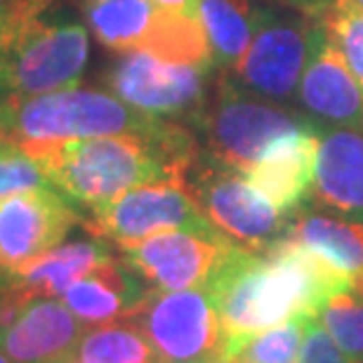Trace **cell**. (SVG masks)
<instances>
[{"label": "cell", "instance_id": "obj_1", "mask_svg": "<svg viewBox=\"0 0 363 363\" xmlns=\"http://www.w3.org/2000/svg\"><path fill=\"white\" fill-rule=\"evenodd\" d=\"M206 288L220 311L224 359L231 345L252 333L293 318H316L333 295L354 290V283L318 252L286 236L264 252L236 245Z\"/></svg>", "mask_w": 363, "mask_h": 363}, {"label": "cell", "instance_id": "obj_2", "mask_svg": "<svg viewBox=\"0 0 363 363\" xmlns=\"http://www.w3.org/2000/svg\"><path fill=\"white\" fill-rule=\"evenodd\" d=\"M50 186L71 203L97 210L130 189L186 177L196 163L194 135L177 125L165 135H101L35 151Z\"/></svg>", "mask_w": 363, "mask_h": 363}, {"label": "cell", "instance_id": "obj_3", "mask_svg": "<svg viewBox=\"0 0 363 363\" xmlns=\"http://www.w3.org/2000/svg\"><path fill=\"white\" fill-rule=\"evenodd\" d=\"M177 123L161 121L128 106L113 92L74 88L0 99V142L35 154L67 140L101 135H165Z\"/></svg>", "mask_w": 363, "mask_h": 363}, {"label": "cell", "instance_id": "obj_4", "mask_svg": "<svg viewBox=\"0 0 363 363\" xmlns=\"http://www.w3.org/2000/svg\"><path fill=\"white\" fill-rule=\"evenodd\" d=\"M88 60V26L40 14L0 43V99L74 88Z\"/></svg>", "mask_w": 363, "mask_h": 363}, {"label": "cell", "instance_id": "obj_5", "mask_svg": "<svg viewBox=\"0 0 363 363\" xmlns=\"http://www.w3.org/2000/svg\"><path fill=\"white\" fill-rule=\"evenodd\" d=\"M276 101L248 92L231 78H222L196 121L210 161L245 172L279 137L307 125Z\"/></svg>", "mask_w": 363, "mask_h": 363}, {"label": "cell", "instance_id": "obj_6", "mask_svg": "<svg viewBox=\"0 0 363 363\" xmlns=\"http://www.w3.org/2000/svg\"><path fill=\"white\" fill-rule=\"evenodd\" d=\"M123 321L140 328L161 363H220L224 333L208 288L149 290Z\"/></svg>", "mask_w": 363, "mask_h": 363}, {"label": "cell", "instance_id": "obj_7", "mask_svg": "<svg viewBox=\"0 0 363 363\" xmlns=\"http://www.w3.org/2000/svg\"><path fill=\"white\" fill-rule=\"evenodd\" d=\"M189 186L206 220L238 248L264 252L288 236L293 217L279 213L262 194L250 186L243 172L206 158L191 165Z\"/></svg>", "mask_w": 363, "mask_h": 363}, {"label": "cell", "instance_id": "obj_8", "mask_svg": "<svg viewBox=\"0 0 363 363\" xmlns=\"http://www.w3.org/2000/svg\"><path fill=\"white\" fill-rule=\"evenodd\" d=\"M210 67L168 62L147 50H130L106 71V83L118 99L161 121L196 123L206 108Z\"/></svg>", "mask_w": 363, "mask_h": 363}, {"label": "cell", "instance_id": "obj_9", "mask_svg": "<svg viewBox=\"0 0 363 363\" xmlns=\"http://www.w3.org/2000/svg\"><path fill=\"white\" fill-rule=\"evenodd\" d=\"M90 213L92 234L118 248L172 229L217 231L201 213L186 177L147 182Z\"/></svg>", "mask_w": 363, "mask_h": 363}, {"label": "cell", "instance_id": "obj_10", "mask_svg": "<svg viewBox=\"0 0 363 363\" xmlns=\"http://www.w3.org/2000/svg\"><path fill=\"white\" fill-rule=\"evenodd\" d=\"M314 24V17H286L262 5L248 48L229 71L231 81L276 104L293 99L309 60Z\"/></svg>", "mask_w": 363, "mask_h": 363}, {"label": "cell", "instance_id": "obj_11", "mask_svg": "<svg viewBox=\"0 0 363 363\" xmlns=\"http://www.w3.org/2000/svg\"><path fill=\"white\" fill-rule=\"evenodd\" d=\"M234 248L236 243L220 231L172 229L125 245L121 252L130 269L154 290H189L206 288Z\"/></svg>", "mask_w": 363, "mask_h": 363}, {"label": "cell", "instance_id": "obj_12", "mask_svg": "<svg viewBox=\"0 0 363 363\" xmlns=\"http://www.w3.org/2000/svg\"><path fill=\"white\" fill-rule=\"evenodd\" d=\"M85 330L60 297H14L0 290V352L12 363L67 361Z\"/></svg>", "mask_w": 363, "mask_h": 363}, {"label": "cell", "instance_id": "obj_13", "mask_svg": "<svg viewBox=\"0 0 363 363\" xmlns=\"http://www.w3.org/2000/svg\"><path fill=\"white\" fill-rule=\"evenodd\" d=\"M55 186H35L0 199V272L35 262L67 241L81 215Z\"/></svg>", "mask_w": 363, "mask_h": 363}, {"label": "cell", "instance_id": "obj_14", "mask_svg": "<svg viewBox=\"0 0 363 363\" xmlns=\"http://www.w3.org/2000/svg\"><path fill=\"white\" fill-rule=\"evenodd\" d=\"M316 125L363 128V88L316 17L307 67L295 92Z\"/></svg>", "mask_w": 363, "mask_h": 363}, {"label": "cell", "instance_id": "obj_15", "mask_svg": "<svg viewBox=\"0 0 363 363\" xmlns=\"http://www.w3.org/2000/svg\"><path fill=\"white\" fill-rule=\"evenodd\" d=\"M318 156L316 123L274 140L255 165L243 172L250 186L264 196L279 213L293 217L311 196Z\"/></svg>", "mask_w": 363, "mask_h": 363}, {"label": "cell", "instance_id": "obj_16", "mask_svg": "<svg viewBox=\"0 0 363 363\" xmlns=\"http://www.w3.org/2000/svg\"><path fill=\"white\" fill-rule=\"evenodd\" d=\"M311 196L328 213L363 224V128L318 135Z\"/></svg>", "mask_w": 363, "mask_h": 363}, {"label": "cell", "instance_id": "obj_17", "mask_svg": "<svg viewBox=\"0 0 363 363\" xmlns=\"http://www.w3.org/2000/svg\"><path fill=\"white\" fill-rule=\"evenodd\" d=\"M111 257L108 241L99 236L64 241L35 262L5 274L3 293L14 297H62L76 281Z\"/></svg>", "mask_w": 363, "mask_h": 363}, {"label": "cell", "instance_id": "obj_18", "mask_svg": "<svg viewBox=\"0 0 363 363\" xmlns=\"http://www.w3.org/2000/svg\"><path fill=\"white\" fill-rule=\"evenodd\" d=\"M149 290L125 259L111 257L81 281H76L60 300L88 325L123 321L140 307Z\"/></svg>", "mask_w": 363, "mask_h": 363}, {"label": "cell", "instance_id": "obj_19", "mask_svg": "<svg viewBox=\"0 0 363 363\" xmlns=\"http://www.w3.org/2000/svg\"><path fill=\"white\" fill-rule=\"evenodd\" d=\"M288 236L325 257L335 269L363 293V224L347 217L321 213L316 208H300L290 220Z\"/></svg>", "mask_w": 363, "mask_h": 363}, {"label": "cell", "instance_id": "obj_20", "mask_svg": "<svg viewBox=\"0 0 363 363\" xmlns=\"http://www.w3.org/2000/svg\"><path fill=\"white\" fill-rule=\"evenodd\" d=\"M88 31L111 52L142 50L161 7L154 0H78Z\"/></svg>", "mask_w": 363, "mask_h": 363}, {"label": "cell", "instance_id": "obj_21", "mask_svg": "<svg viewBox=\"0 0 363 363\" xmlns=\"http://www.w3.org/2000/svg\"><path fill=\"white\" fill-rule=\"evenodd\" d=\"M255 0H199V14L217 69L231 71L243 57L259 21Z\"/></svg>", "mask_w": 363, "mask_h": 363}, {"label": "cell", "instance_id": "obj_22", "mask_svg": "<svg viewBox=\"0 0 363 363\" xmlns=\"http://www.w3.org/2000/svg\"><path fill=\"white\" fill-rule=\"evenodd\" d=\"M142 50L154 52L168 62L215 69L199 14L161 10Z\"/></svg>", "mask_w": 363, "mask_h": 363}, {"label": "cell", "instance_id": "obj_23", "mask_svg": "<svg viewBox=\"0 0 363 363\" xmlns=\"http://www.w3.org/2000/svg\"><path fill=\"white\" fill-rule=\"evenodd\" d=\"M76 359L78 363H161L147 335L128 321L88 328Z\"/></svg>", "mask_w": 363, "mask_h": 363}, {"label": "cell", "instance_id": "obj_24", "mask_svg": "<svg viewBox=\"0 0 363 363\" xmlns=\"http://www.w3.org/2000/svg\"><path fill=\"white\" fill-rule=\"evenodd\" d=\"M307 321L309 318H293L252 333L241 342L231 345L222 363H297Z\"/></svg>", "mask_w": 363, "mask_h": 363}, {"label": "cell", "instance_id": "obj_25", "mask_svg": "<svg viewBox=\"0 0 363 363\" xmlns=\"http://www.w3.org/2000/svg\"><path fill=\"white\" fill-rule=\"evenodd\" d=\"M321 325L352 363H363V295L345 290L321 309Z\"/></svg>", "mask_w": 363, "mask_h": 363}, {"label": "cell", "instance_id": "obj_26", "mask_svg": "<svg viewBox=\"0 0 363 363\" xmlns=\"http://www.w3.org/2000/svg\"><path fill=\"white\" fill-rule=\"evenodd\" d=\"M318 19L363 88V10L352 0H335Z\"/></svg>", "mask_w": 363, "mask_h": 363}, {"label": "cell", "instance_id": "obj_27", "mask_svg": "<svg viewBox=\"0 0 363 363\" xmlns=\"http://www.w3.org/2000/svg\"><path fill=\"white\" fill-rule=\"evenodd\" d=\"M35 186H50L38 158L10 142H0V199Z\"/></svg>", "mask_w": 363, "mask_h": 363}, {"label": "cell", "instance_id": "obj_28", "mask_svg": "<svg viewBox=\"0 0 363 363\" xmlns=\"http://www.w3.org/2000/svg\"><path fill=\"white\" fill-rule=\"evenodd\" d=\"M297 363H352V361L333 342L328 330L321 323H316V318H309L307 328H304Z\"/></svg>", "mask_w": 363, "mask_h": 363}, {"label": "cell", "instance_id": "obj_29", "mask_svg": "<svg viewBox=\"0 0 363 363\" xmlns=\"http://www.w3.org/2000/svg\"><path fill=\"white\" fill-rule=\"evenodd\" d=\"M52 3L55 0H0V43H5L31 19L45 14Z\"/></svg>", "mask_w": 363, "mask_h": 363}, {"label": "cell", "instance_id": "obj_30", "mask_svg": "<svg viewBox=\"0 0 363 363\" xmlns=\"http://www.w3.org/2000/svg\"><path fill=\"white\" fill-rule=\"evenodd\" d=\"M283 5H288L290 10L304 14V17H321L335 0H281Z\"/></svg>", "mask_w": 363, "mask_h": 363}, {"label": "cell", "instance_id": "obj_31", "mask_svg": "<svg viewBox=\"0 0 363 363\" xmlns=\"http://www.w3.org/2000/svg\"><path fill=\"white\" fill-rule=\"evenodd\" d=\"M154 3L161 7V10H170V12L196 14V10H199V0H154Z\"/></svg>", "mask_w": 363, "mask_h": 363}, {"label": "cell", "instance_id": "obj_32", "mask_svg": "<svg viewBox=\"0 0 363 363\" xmlns=\"http://www.w3.org/2000/svg\"><path fill=\"white\" fill-rule=\"evenodd\" d=\"M0 363H12V361H10V359H7V357H5V354H3V352H0Z\"/></svg>", "mask_w": 363, "mask_h": 363}, {"label": "cell", "instance_id": "obj_33", "mask_svg": "<svg viewBox=\"0 0 363 363\" xmlns=\"http://www.w3.org/2000/svg\"><path fill=\"white\" fill-rule=\"evenodd\" d=\"M60 363H78V359H76V354L71 359H67V361H60Z\"/></svg>", "mask_w": 363, "mask_h": 363}, {"label": "cell", "instance_id": "obj_34", "mask_svg": "<svg viewBox=\"0 0 363 363\" xmlns=\"http://www.w3.org/2000/svg\"><path fill=\"white\" fill-rule=\"evenodd\" d=\"M352 3L357 5V7H361V10H363V0H352Z\"/></svg>", "mask_w": 363, "mask_h": 363}, {"label": "cell", "instance_id": "obj_35", "mask_svg": "<svg viewBox=\"0 0 363 363\" xmlns=\"http://www.w3.org/2000/svg\"><path fill=\"white\" fill-rule=\"evenodd\" d=\"M361 295H363V293H361Z\"/></svg>", "mask_w": 363, "mask_h": 363}]
</instances>
